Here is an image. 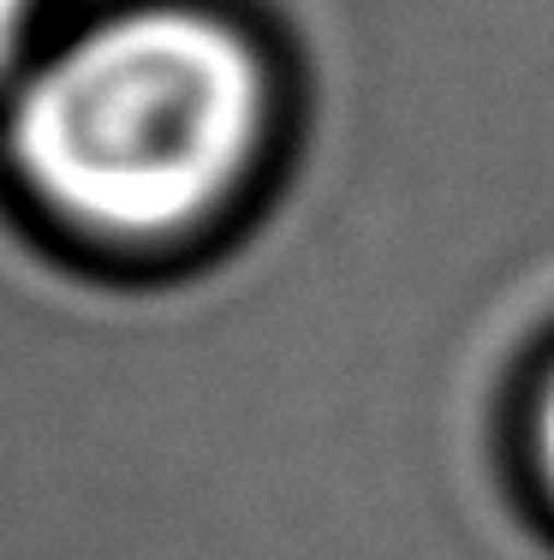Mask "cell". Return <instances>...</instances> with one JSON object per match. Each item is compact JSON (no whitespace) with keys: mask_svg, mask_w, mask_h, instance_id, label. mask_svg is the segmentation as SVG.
I'll return each mask as SVG.
<instances>
[{"mask_svg":"<svg viewBox=\"0 0 554 560\" xmlns=\"http://www.w3.org/2000/svg\"><path fill=\"white\" fill-rule=\"evenodd\" d=\"M257 138V55L191 7L96 24L31 78L12 119L36 197L108 238H162L209 215Z\"/></svg>","mask_w":554,"mask_h":560,"instance_id":"1","label":"cell"},{"mask_svg":"<svg viewBox=\"0 0 554 560\" xmlns=\"http://www.w3.org/2000/svg\"><path fill=\"white\" fill-rule=\"evenodd\" d=\"M24 19H31V0H0V66H7L12 55H19Z\"/></svg>","mask_w":554,"mask_h":560,"instance_id":"2","label":"cell"},{"mask_svg":"<svg viewBox=\"0 0 554 560\" xmlns=\"http://www.w3.org/2000/svg\"><path fill=\"white\" fill-rule=\"evenodd\" d=\"M543 465H549V483H554V388H549V406H543Z\"/></svg>","mask_w":554,"mask_h":560,"instance_id":"3","label":"cell"}]
</instances>
